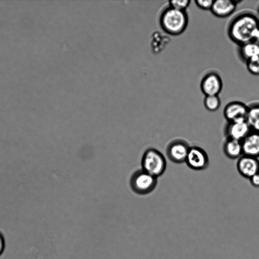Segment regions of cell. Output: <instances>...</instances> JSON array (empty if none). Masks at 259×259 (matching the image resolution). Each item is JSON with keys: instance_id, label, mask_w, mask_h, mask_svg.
Here are the masks:
<instances>
[{"instance_id": "1", "label": "cell", "mask_w": 259, "mask_h": 259, "mask_svg": "<svg viewBox=\"0 0 259 259\" xmlns=\"http://www.w3.org/2000/svg\"><path fill=\"white\" fill-rule=\"evenodd\" d=\"M259 28V19L250 13H243L235 17L230 23L228 33L230 39L240 46L253 41Z\"/></svg>"}, {"instance_id": "2", "label": "cell", "mask_w": 259, "mask_h": 259, "mask_svg": "<svg viewBox=\"0 0 259 259\" xmlns=\"http://www.w3.org/2000/svg\"><path fill=\"white\" fill-rule=\"evenodd\" d=\"M159 21L162 29L166 33L178 35L186 29L188 18L186 11H179L169 7L161 13Z\"/></svg>"}, {"instance_id": "3", "label": "cell", "mask_w": 259, "mask_h": 259, "mask_svg": "<svg viewBox=\"0 0 259 259\" xmlns=\"http://www.w3.org/2000/svg\"><path fill=\"white\" fill-rule=\"evenodd\" d=\"M141 163L143 170L156 178L163 174L167 165L164 156L154 148L145 151Z\"/></svg>"}, {"instance_id": "4", "label": "cell", "mask_w": 259, "mask_h": 259, "mask_svg": "<svg viewBox=\"0 0 259 259\" xmlns=\"http://www.w3.org/2000/svg\"><path fill=\"white\" fill-rule=\"evenodd\" d=\"M157 178L143 169L138 170L132 176L130 186L137 194L145 195L152 192L156 187Z\"/></svg>"}, {"instance_id": "5", "label": "cell", "mask_w": 259, "mask_h": 259, "mask_svg": "<svg viewBox=\"0 0 259 259\" xmlns=\"http://www.w3.org/2000/svg\"><path fill=\"white\" fill-rule=\"evenodd\" d=\"M187 166L195 170L206 169L209 163L207 152L200 147L190 146L185 162Z\"/></svg>"}, {"instance_id": "6", "label": "cell", "mask_w": 259, "mask_h": 259, "mask_svg": "<svg viewBox=\"0 0 259 259\" xmlns=\"http://www.w3.org/2000/svg\"><path fill=\"white\" fill-rule=\"evenodd\" d=\"M190 147L186 141L181 139H174L167 146L166 155L171 162L177 164L183 163L185 162Z\"/></svg>"}, {"instance_id": "7", "label": "cell", "mask_w": 259, "mask_h": 259, "mask_svg": "<svg viewBox=\"0 0 259 259\" xmlns=\"http://www.w3.org/2000/svg\"><path fill=\"white\" fill-rule=\"evenodd\" d=\"M251 132L246 119L227 122L224 130L226 138L240 141H242Z\"/></svg>"}, {"instance_id": "8", "label": "cell", "mask_w": 259, "mask_h": 259, "mask_svg": "<svg viewBox=\"0 0 259 259\" xmlns=\"http://www.w3.org/2000/svg\"><path fill=\"white\" fill-rule=\"evenodd\" d=\"M236 167L241 176L249 179L259 172V160L257 158L243 154L237 159Z\"/></svg>"}, {"instance_id": "9", "label": "cell", "mask_w": 259, "mask_h": 259, "mask_svg": "<svg viewBox=\"0 0 259 259\" xmlns=\"http://www.w3.org/2000/svg\"><path fill=\"white\" fill-rule=\"evenodd\" d=\"M200 88L205 96L218 95L223 88L222 78L218 73L209 72L203 77Z\"/></svg>"}, {"instance_id": "10", "label": "cell", "mask_w": 259, "mask_h": 259, "mask_svg": "<svg viewBox=\"0 0 259 259\" xmlns=\"http://www.w3.org/2000/svg\"><path fill=\"white\" fill-rule=\"evenodd\" d=\"M248 109V107L242 102H231L225 107L224 116L227 122L246 119Z\"/></svg>"}, {"instance_id": "11", "label": "cell", "mask_w": 259, "mask_h": 259, "mask_svg": "<svg viewBox=\"0 0 259 259\" xmlns=\"http://www.w3.org/2000/svg\"><path fill=\"white\" fill-rule=\"evenodd\" d=\"M238 1L231 0L214 1L210 10L212 13L219 18H226L235 11Z\"/></svg>"}, {"instance_id": "12", "label": "cell", "mask_w": 259, "mask_h": 259, "mask_svg": "<svg viewBox=\"0 0 259 259\" xmlns=\"http://www.w3.org/2000/svg\"><path fill=\"white\" fill-rule=\"evenodd\" d=\"M241 143L244 155L259 157V133L251 131Z\"/></svg>"}, {"instance_id": "13", "label": "cell", "mask_w": 259, "mask_h": 259, "mask_svg": "<svg viewBox=\"0 0 259 259\" xmlns=\"http://www.w3.org/2000/svg\"><path fill=\"white\" fill-rule=\"evenodd\" d=\"M223 149L225 155L229 159H238L243 153L241 141L226 138Z\"/></svg>"}, {"instance_id": "14", "label": "cell", "mask_w": 259, "mask_h": 259, "mask_svg": "<svg viewBox=\"0 0 259 259\" xmlns=\"http://www.w3.org/2000/svg\"><path fill=\"white\" fill-rule=\"evenodd\" d=\"M239 53L245 61L254 57L259 56V44L252 41L240 46Z\"/></svg>"}, {"instance_id": "15", "label": "cell", "mask_w": 259, "mask_h": 259, "mask_svg": "<svg viewBox=\"0 0 259 259\" xmlns=\"http://www.w3.org/2000/svg\"><path fill=\"white\" fill-rule=\"evenodd\" d=\"M246 120L251 131L259 133V104L248 107Z\"/></svg>"}, {"instance_id": "16", "label": "cell", "mask_w": 259, "mask_h": 259, "mask_svg": "<svg viewBox=\"0 0 259 259\" xmlns=\"http://www.w3.org/2000/svg\"><path fill=\"white\" fill-rule=\"evenodd\" d=\"M203 104L205 108L209 111L218 110L221 106V101L218 95L205 96Z\"/></svg>"}, {"instance_id": "17", "label": "cell", "mask_w": 259, "mask_h": 259, "mask_svg": "<svg viewBox=\"0 0 259 259\" xmlns=\"http://www.w3.org/2000/svg\"><path fill=\"white\" fill-rule=\"evenodd\" d=\"M245 62L248 71L254 75H259V56L250 58Z\"/></svg>"}, {"instance_id": "18", "label": "cell", "mask_w": 259, "mask_h": 259, "mask_svg": "<svg viewBox=\"0 0 259 259\" xmlns=\"http://www.w3.org/2000/svg\"><path fill=\"white\" fill-rule=\"evenodd\" d=\"M191 3L190 0H174L169 1V7L175 9L185 11Z\"/></svg>"}, {"instance_id": "19", "label": "cell", "mask_w": 259, "mask_h": 259, "mask_svg": "<svg viewBox=\"0 0 259 259\" xmlns=\"http://www.w3.org/2000/svg\"><path fill=\"white\" fill-rule=\"evenodd\" d=\"M213 1V0H197L195 1V3L199 8L202 10H210Z\"/></svg>"}, {"instance_id": "20", "label": "cell", "mask_w": 259, "mask_h": 259, "mask_svg": "<svg viewBox=\"0 0 259 259\" xmlns=\"http://www.w3.org/2000/svg\"><path fill=\"white\" fill-rule=\"evenodd\" d=\"M249 180L252 186L259 188V172L254 175Z\"/></svg>"}, {"instance_id": "21", "label": "cell", "mask_w": 259, "mask_h": 259, "mask_svg": "<svg viewBox=\"0 0 259 259\" xmlns=\"http://www.w3.org/2000/svg\"><path fill=\"white\" fill-rule=\"evenodd\" d=\"M6 247V241L3 234L0 232V256L3 253Z\"/></svg>"}, {"instance_id": "22", "label": "cell", "mask_w": 259, "mask_h": 259, "mask_svg": "<svg viewBox=\"0 0 259 259\" xmlns=\"http://www.w3.org/2000/svg\"><path fill=\"white\" fill-rule=\"evenodd\" d=\"M253 41L259 44V28L257 29L255 33L253 38Z\"/></svg>"}, {"instance_id": "23", "label": "cell", "mask_w": 259, "mask_h": 259, "mask_svg": "<svg viewBox=\"0 0 259 259\" xmlns=\"http://www.w3.org/2000/svg\"><path fill=\"white\" fill-rule=\"evenodd\" d=\"M257 12H258V14L259 15V7H258V9H257Z\"/></svg>"}]
</instances>
